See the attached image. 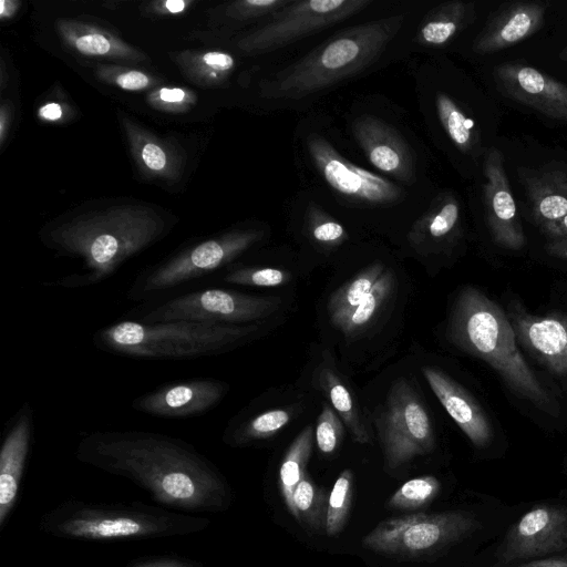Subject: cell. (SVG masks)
<instances>
[{"mask_svg":"<svg viewBox=\"0 0 567 567\" xmlns=\"http://www.w3.org/2000/svg\"><path fill=\"white\" fill-rule=\"evenodd\" d=\"M75 458L126 478L161 506L188 513H219L231 503L219 468L193 444L138 430L94 431L76 444Z\"/></svg>","mask_w":567,"mask_h":567,"instance_id":"cell-1","label":"cell"},{"mask_svg":"<svg viewBox=\"0 0 567 567\" xmlns=\"http://www.w3.org/2000/svg\"><path fill=\"white\" fill-rule=\"evenodd\" d=\"M354 153L327 116L310 114L298 122L293 154L305 192L327 208L368 220L395 215L416 219L431 202V192L361 166Z\"/></svg>","mask_w":567,"mask_h":567,"instance_id":"cell-2","label":"cell"},{"mask_svg":"<svg viewBox=\"0 0 567 567\" xmlns=\"http://www.w3.org/2000/svg\"><path fill=\"white\" fill-rule=\"evenodd\" d=\"M165 230L166 223L156 212L135 206L83 214L52 226L43 233V241L60 255L81 258L82 271L45 285L84 288L101 284L157 241Z\"/></svg>","mask_w":567,"mask_h":567,"instance_id":"cell-3","label":"cell"},{"mask_svg":"<svg viewBox=\"0 0 567 567\" xmlns=\"http://www.w3.org/2000/svg\"><path fill=\"white\" fill-rule=\"evenodd\" d=\"M406 13L346 28L260 83L276 104L303 101L352 79L373 65L404 30Z\"/></svg>","mask_w":567,"mask_h":567,"instance_id":"cell-4","label":"cell"},{"mask_svg":"<svg viewBox=\"0 0 567 567\" xmlns=\"http://www.w3.org/2000/svg\"><path fill=\"white\" fill-rule=\"evenodd\" d=\"M208 517L141 502L68 499L43 513L39 530L48 536L81 542H130L183 537L210 525Z\"/></svg>","mask_w":567,"mask_h":567,"instance_id":"cell-5","label":"cell"},{"mask_svg":"<svg viewBox=\"0 0 567 567\" xmlns=\"http://www.w3.org/2000/svg\"><path fill=\"white\" fill-rule=\"evenodd\" d=\"M449 336L458 348L489 364L515 395L549 415H559L558 402L519 352L507 315L482 291L474 287L461 290L452 310Z\"/></svg>","mask_w":567,"mask_h":567,"instance_id":"cell-6","label":"cell"},{"mask_svg":"<svg viewBox=\"0 0 567 567\" xmlns=\"http://www.w3.org/2000/svg\"><path fill=\"white\" fill-rule=\"evenodd\" d=\"M256 330L254 324L210 321L122 320L97 330L93 344L102 351L140 360H189L228 351Z\"/></svg>","mask_w":567,"mask_h":567,"instance_id":"cell-7","label":"cell"},{"mask_svg":"<svg viewBox=\"0 0 567 567\" xmlns=\"http://www.w3.org/2000/svg\"><path fill=\"white\" fill-rule=\"evenodd\" d=\"M346 134L378 173L414 188H430L425 158L412 134L377 106L354 103L344 116Z\"/></svg>","mask_w":567,"mask_h":567,"instance_id":"cell-8","label":"cell"},{"mask_svg":"<svg viewBox=\"0 0 567 567\" xmlns=\"http://www.w3.org/2000/svg\"><path fill=\"white\" fill-rule=\"evenodd\" d=\"M262 236L260 229H235L184 248L137 275L126 297L132 301L162 298L229 265Z\"/></svg>","mask_w":567,"mask_h":567,"instance_id":"cell-9","label":"cell"},{"mask_svg":"<svg viewBox=\"0 0 567 567\" xmlns=\"http://www.w3.org/2000/svg\"><path fill=\"white\" fill-rule=\"evenodd\" d=\"M481 528L476 517L464 511L414 514L379 523L362 539L374 553L419 557L450 546Z\"/></svg>","mask_w":567,"mask_h":567,"instance_id":"cell-10","label":"cell"},{"mask_svg":"<svg viewBox=\"0 0 567 567\" xmlns=\"http://www.w3.org/2000/svg\"><path fill=\"white\" fill-rule=\"evenodd\" d=\"M373 423L389 470H396L435 447L431 419L406 380L401 379L391 386Z\"/></svg>","mask_w":567,"mask_h":567,"instance_id":"cell-11","label":"cell"},{"mask_svg":"<svg viewBox=\"0 0 567 567\" xmlns=\"http://www.w3.org/2000/svg\"><path fill=\"white\" fill-rule=\"evenodd\" d=\"M372 0H290L262 25L238 41L246 53H265L336 25L362 12Z\"/></svg>","mask_w":567,"mask_h":567,"instance_id":"cell-12","label":"cell"},{"mask_svg":"<svg viewBox=\"0 0 567 567\" xmlns=\"http://www.w3.org/2000/svg\"><path fill=\"white\" fill-rule=\"evenodd\" d=\"M278 308L274 299L223 288H207L178 295L144 312L145 323L171 320L210 321L243 324L271 316Z\"/></svg>","mask_w":567,"mask_h":567,"instance_id":"cell-13","label":"cell"},{"mask_svg":"<svg viewBox=\"0 0 567 567\" xmlns=\"http://www.w3.org/2000/svg\"><path fill=\"white\" fill-rule=\"evenodd\" d=\"M567 549V507L540 505L508 530L497 551V567L527 561Z\"/></svg>","mask_w":567,"mask_h":567,"instance_id":"cell-14","label":"cell"},{"mask_svg":"<svg viewBox=\"0 0 567 567\" xmlns=\"http://www.w3.org/2000/svg\"><path fill=\"white\" fill-rule=\"evenodd\" d=\"M483 206L493 241L508 250H520L526 244L516 203L508 183L502 153L489 147L483 161Z\"/></svg>","mask_w":567,"mask_h":567,"instance_id":"cell-15","label":"cell"},{"mask_svg":"<svg viewBox=\"0 0 567 567\" xmlns=\"http://www.w3.org/2000/svg\"><path fill=\"white\" fill-rule=\"evenodd\" d=\"M416 92L427 126H436L457 152L475 156L481 150L475 121L453 95L435 84L423 65L416 73Z\"/></svg>","mask_w":567,"mask_h":567,"instance_id":"cell-16","label":"cell"},{"mask_svg":"<svg viewBox=\"0 0 567 567\" xmlns=\"http://www.w3.org/2000/svg\"><path fill=\"white\" fill-rule=\"evenodd\" d=\"M496 86L509 99L551 120L567 122V85L522 62L508 61L493 70Z\"/></svg>","mask_w":567,"mask_h":567,"instance_id":"cell-17","label":"cell"},{"mask_svg":"<svg viewBox=\"0 0 567 567\" xmlns=\"http://www.w3.org/2000/svg\"><path fill=\"white\" fill-rule=\"evenodd\" d=\"M229 384L196 378L162 384L132 401V408L157 417H188L207 413L227 395Z\"/></svg>","mask_w":567,"mask_h":567,"instance_id":"cell-18","label":"cell"},{"mask_svg":"<svg viewBox=\"0 0 567 567\" xmlns=\"http://www.w3.org/2000/svg\"><path fill=\"white\" fill-rule=\"evenodd\" d=\"M507 317L517 342L551 374L567 380V312L533 315L513 303Z\"/></svg>","mask_w":567,"mask_h":567,"instance_id":"cell-19","label":"cell"},{"mask_svg":"<svg viewBox=\"0 0 567 567\" xmlns=\"http://www.w3.org/2000/svg\"><path fill=\"white\" fill-rule=\"evenodd\" d=\"M33 434V409L23 402L8 421L0 449V532L18 503Z\"/></svg>","mask_w":567,"mask_h":567,"instance_id":"cell-20","label":"cell"},{"mask_svg":"<svg viewBox=\"0 0 567 567\" xmlns=\"http://www.w3.org/2000/svg\"><path fill=\"white\" fill-rule=\"evenodd\" d=\"M548 2L519 0L502 3L487 19L473 41V51L492 54L513 47L539 31Z\"/></svg>","mask_w":567,"mask_h":567,"instance_id":"cell-21","label":"cell"},{"mask_svg":"<svg viewBox=\"0 0 567 567\" xmlns=\"http://www.w3.org/2000/svg\"><path fill=\"white\" fill-rule=\"evenodd\" d=\"M423 375L445 411L472 444L478 449L493 440L492 423L475 399L443 371L424 367Z\"/></svg>","mask_w":567,"mask_h":567,"instance_id":"cell-22","label":"cell"},{"mask_svg":"<svg viewBox=\"0 0 567 567\" xmlns=\"http://www.w3.org/2000/svg\"><path fill=\"white\" fill-rule=\"evenodd\" d=\"M519 178L540 228L567 215V169L558 163H548L537 169H520Z\"/></svg>","mask_w":567,"mask_h":567,"instance_id":"cell-23","label":"cell"},{"mask_svg":"<svg viewBox=\"0 0 567 567\" xmlns=\"http://www.w3.org/2000/svg\"><path fill=\"white\" fill-rule=\"evenodd\" d=\"M462 204L451 190L434 195L411 224L409 238L416 245L439 248L453 243L462 231Z\"/></svg>","mask_w":567,"mask_h":567,"instance_id":"cell-24","label":"cell"},{"mask_svg":"<svg viewBox=\"0 0 567 567\" xmlns=\"http://www.w3.org/2000/svg\"><path fill=\"white\" fill-rule=\"evenodd\" d=\"M475 17L474 2H443L423 17L415 30L413 43L421 48L444 47L467 28Z\"/></svg>","mask_w":567,"mask_h":567,"instance_id":"cell-25","label":"cell"},{"mask_svg":"<svg viewBox=\"0 0 567 567\" xmlns=\"http://www.w3.org/2000/svg\"><path fill=\"white\" fill-rule=\"evenodd\" d=\"M58 30L66 44L85 55L141 59L140 52L117 37L96 27L74 21H59Z\"/></svg>","mask_w":567,"mask_h":567,"instance_id":"cell-26","label":"cell"},{"mask_svg":"<svg viewBox=\"0 0 567 567\" xmlns=\"http://www.w3.org/2000/svg\"><path fill=\"white\" fill-rule=\"evenodd\" d=\"M384 270L385 268L381 262H373L330 296L327 309L333 326L339 329L343 326Z\"/></svg>","mask_w":567,"mask_h":567,"instance_id":"cell-27","label":"cell"},{"mask_svg":"<svg viewBox=\"0 0 567 567\" xmlns=\"http://www.w3.org/2000/svg\"><path fill=\"white\" fill-rule=\"evenodd\" d=\"M313 430L306 426L292 441L286 452L279 470V487L284 502L296 518L293 506V493L300 481L306 475V467L311 454Z\"/></svg>","mask_w":567,"mask_h":567,"instance_id":"cell-28","label":"cell"},{"mask_svg":"<svg viewBox=\"0 0 567 567\" xmlns=\"http://www.w3.org/2000/svg\"><path fill=\"white\" fill-rule=\"evenodd\" d=\"M318 380L320 388L324 391L333 410L341 416L352 439L361 444L370 443V434L362 422L353 396L338 374L326 368L320 371Z\"/></svg>","mask_w":567,"mask_h":567,"instance_id":"cell-29","label":"cell"},{"mask_svg":"<svg viewBox=\"0 0 567 567\" xmlns=\"http://www.w3.org/2000/svg\"><path fill=\"white\" fill-rule=\"evenodd\" d=\"M291 417L292 412L287 409H271L261 412L226 429L223 441L229 445L239 446L269 439L284 429Z\"/></svg>","mask_w":567,"mask_h":567,"instance_id":"cell-30","label":"cell"},{"mask_svg":"<svg viewBox=\"0 0 567 567\" xmlns=\"http://www.w3.org/2000/svg\"><path fill=\"white\" fill-rule=\"evenodd\" d=\"M329 495L307 474L293 493L296 519L312 532L324 530Z\"/></svg>","mask_w":567,"mask_h":567,"instance_id":"cell-31","label":"cell"},{"mask_svg":"<svg viewBox=\"0 0 567 567\" xmlns=\"http://www.w3.org/2000/svg\"><path fill=\"white\" fill-rule=\"evenodd\" d=\"M393 274L385 269L370 292L362 299L359 306L350 315L340 330L346 336L355 334L372 322L390 297L393 288Z\"/></svg>","mask_w":567,"mask_h":567,"instance_id":"cell-32","label":"cell"},{"mask_svg":"<svg viewBox=\"0 0 567 567\" xmlns=\"http://www.w3.org/2000/svg\"><path fill=\"white\" fill-rule=\"evenodd\" d=\"M441 483L432 475L414 477L401 485L386 505L393 509H417L427 506L440 493Z\"/></svg>","mask_w":567,"mask_h":567,"instance_id":"cell-33","label":"cell"},{"mask_svg":"<svg viewBox=\"0 0 567 567\" xmlns=\"http://www.w3.org/2000/svg\"><path fill=\"white\" fill-rule=\"evenodd\" d=\"M352 472L347 468L340 473L329 494L324 525V533L328 536L340 534L347 523L352 503Z\"/></svg>","mask_w":567,"mask_h":567,"instance_id":"cell-34","label":"cell"},{"mask_svg":"<svg viewBox=\"0 0 567 567\" xmlns=\"http://www.w3.org/2000/svg\"><path fill=\"white\" fill-rule=\"evenodd\" d=\"M127 132L143 165L154 174L169 176L173 166L166 150L156 141L141 135L131 126H127Z\"/></svg>","mask_w":567,"mask_h":567,"instance_id":"cell-35","label":"cell"},{"mask_svg":"<svg viewBox=\"0 0 567 567\" xmlns=\"http://www.w3.org/2000/svg\"><path fill=\"white\" fill-rule=\"evenodd\" d=\"M221 280L240 286L277 287L288 282L290 275L275 267H245L229 270Z\"/></svg>","mask_w":567,"mask_h":567,"instance_id":"cell-36","label":"cell"},{"mask_svg":"<svg viewBox=\"0 0 567 567\" xmlns=\"http://www.w3.org/2000/svg\"><path fill=\"white\" fill-rule=\"evenodd\" d=\"M342 436V422L333 409L323 404L316 424V443L319 451L323 454L333 453L340 445Z\"/></svg>","mask_w":567,"mask_h":567,"instance_id":"cell-37","label":"cell"},{"mask_svg":"<svg viewBox=\"0 0 567 567\" xmlns=\"http://www.w3.org/2000/svg\"><path fill=\"white\" fill-rule=\"evenodd\" d=\"M126 567H207L199 560L177 555L161 554L140 557L132 560Z\"/></svg>","mask_w":567,"mask_h":567,"instance_id":"cell-38","label":"cell"},{"mask_svg":"<svg viewBox=\"0 0 567 567\" xmlns=\"http://www.w3.org/2000/svg\"><path fill=\"white\" fill-rule=\"evenodd\" d=\"M107 73L110 81L123 90L138 91L152 83L150 76L137 70H121L120 72L107 70Z\"/></svg>","mask_w":567,"mask_h":567,"instance_id":"cell-39","label":"cell"},{"mask_svg":"<svg viewBox=\"0 0 567 567\" xmlns=\"http://www.w3.org/2000/svg\"><path fill=\"white\" fill-rule=\"evenodd\" d=\"M200 64L213 75L230 71L235 65L234 58L225 52H207L200 58Z\"/></svg>","mask_w":567,"mask_h":567,"instance_id":"cell-40","label":"cell"},{"mask_svg":"<svg viewBox=\"0 0 567 567\" xmlns=\"http://www.w3.org/2000/svg\"><path fill=\"white\" fill-rule=\"evenodd\" d=\"M154 99L166 105H176L185 102L188 99V94L179 87H163L156 93Z\"/></svg>","mask_w":567,"mask_h":567,"instance_id":"cell-41","label":"cell"},{"mask_svg":"<svg viewBox=\"0 0 567 567\" xmlns=\"http://www.w3.org/2000/svg\"><path fill=\"white\" fill-rule=\"evenodd\" d=\"M548 239L567 238V215L540 228Z\"/></svg>","mask_w":567,"mask_h":567,"instance_id":"cell-42","label":"cell"},{"mask_svg":"<svg viewBox=\"0 0 567 567\" xmlns=\"http://www.w3.org/2000/svg\"><path fill=\"white\" fill-rule=\"evenodd\" d=\"M512 567H567V558H539L518 563Z\"/></svg>","mask_w":567,"mask_h":567,"instance_id":"cell-43","label":"cell"},{"mask_svg":"<svg viewBox=\"0 0 567 567\" xmlns=\"http://www.w3.org/2000/svg\"><path fill=\"white\" fill-rule=\"evenodd\" d=\"M545 249L550 256L567 260V238L548 239Z\"/></svg>","mask_w":567,"mask_h":567,"instance_id":"cell-44","label":"cell"},{"mask_svg":"<svg viewBox=\"0 0 567 567\" xmlns=\"http://www.w3.org/2000/svg\"><path fill=\"white\" fill-rule=\"evenodd\" d=\"M62 107L56 103H48L40 107L39 115L48 121H55L62 116Z\"/></svg>","mask_w":567,"mask_h":567,"instance_id":"cell-45","label":"cell"},{"mask_svg":"<svg viewBox=\"0 0 567 567\" xmlns=\"http://www.w3.org/2000/svg\"><path fill=\"white\" fill-rule=\"evenodd\" d=\"M189 2L183 0H169L165 2V9L171 13H178L185 10Z\"/></svg>","mask_w":567,"mask_h":567,"instance_id":"cell-46","label":"cell"},{"mask_svg":"<svg viewBox=\"0 0 567 567\" xmlns=\"http://www.w3.org/2000/svg\"><path fill=\"white\" fill-rule=\"evenodd\" d=\"M18 6V2L14 1H1V9H0V16L1 18H7L13 14L16 11V8Z\"/></svg>","mask_w":567,"mask_h":567,"instance_id":"cell-47","label":"cell"},{"mask_svg":"<svg viewBox=\"0 0 567 567\" xmlns=\"http://www.w3.org/2000/svg\"><path fill=\"white\" fill-rule=\"evenodd\" d=\"M0 116H1V120H0V142H1V144H2V143H3V141H4V135H6V125H7V124H6V123H7V122H6V116H7V114H6V106H4V105H2V109H1V115H0Z\"/></svg>","mask_w":567,"mask_h":567,"instance_id":"cell-48","label":"cell"},{"mask_svg":"<svg viewBox=\"0 0 567 567\" xmlns=\"http://www.w3.org/2000/svg\"><path fill=\"white\" fill-rule=\"evenodd\" d=\"M559 59L561 61H564L565 63H567V47H565L564 49H561V51L559 52L558 54Z\"/></svg>","mask_w":567,"mask_h":567,"instance_id":"cell-49","label":"cell"}]
</instances>
